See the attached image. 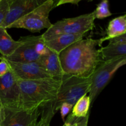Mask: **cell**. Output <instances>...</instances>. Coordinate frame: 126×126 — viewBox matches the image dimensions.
<instances>
[{
	"instance_id": "1",
	"label": "cell",
	"mask_w": 126,
	"mask_h": 126,
	"mask_svg": "<svg viewBox=\"0 0 126 126\" xmlns=\"http://www.w3.org/2000/svg\"><path fill=\"white\" fill-rule=\"evenodd\" d=\"M100 40L82 39L73 43L59 54L64 75L90 78L101 63Z\"/></svg>"
},
{
	"instance_id": "2",
	"label": "cell",
	"mask_w": 126,
	"mask_h": 126,
	"mask_svg": "<svg viewBox=\"0 0 126 126\" xmlns=\"http://www.w3.org/2000/svg\"><path fill=\"white\" fill-rule=\"evenodd\" d=\"M61 82L62 79L54 78L18 80L21 109L33 111L54 101L57 97Z\"/></svg>"
},
{
	"instance_id": "3",
	"label": "cell",
	"mask_w": 126,
	"mask_h": 126,
	"mask_svg": "<svg viewBox=\"0 0 126 126\" xmlns=\"http://www.w3.org/2000/svg\"><path fill=\"white\" fill-rule=\"evenodd\" d=\"M61 86L56 99L53 101L54 111L56 113L63 103L75 105L84 95L89 94L91 86V77L79 78L64 75L62 78Z\"/></svg>"
},
{
	"instance_id": "4",
	"label": "cell",
	"mask_w": 126,
	"mask_h": 126,
	"mask_svg": "<svg viewBox=\"0 0 126 126\" xmlns=\"http://www.w3.org/2000/svg\"><path fill=\"white\" fill-rule=\"evenodd\" d=\"M95 20L94 11L78 17L63 18L52 25L41 34L42 38L46 41L60 34H86L94 27Z\"/></svg>"
},
{
	"instance_id": "5",
	"label": "cell",
	"mask_w": 126,
	"mask_h": 126,
	"mask_svg": "<svg viewBox=\"0 0 126 126\" xmlns=\"http://www.w3.org/2000/svg\"><path fill=\"white\" fill-rule=\"evenodd\" d=\"M56 1H44L40 6L11 24L7 28H23L32 33L39 32L45 28L49 29L52 25L49 20V14L55 7Z\"/></svg>"
},
{
	"instance_id": "6",
	"label": "cell",
	"mask_w": 126,
	"mask_h": 126,
	"mask_svg": "<svg viewBox=\"0 0 126 126\" xmlns=\"http://www.w3.org/2000/svg\"><path fill=\"white\" fill-rule=\"evenodd\" d=\"M126 65V57L101 62L91 76V86L89 92L91 104H93L96 98L108 85L115 73Z\"/></svg>"
},
{
	"instance_id": "7",
	"label": "cell",
	"mask_w": 126,
	"mask_h": 126,
	"mask_svg": "<svg viewBox=\"0 0 126 126\" xmlns=\"http://www.w3.org/2000/svg\"><path fill=\"white\" fill-rule=\"evenodd\" d=\"M20 39L22 44L11 56L3 57L4 59L14 62H32L38 61L41 57L50 52L41 35L21 37Z\"/></svg>"
},
{
	"instance_id": "8",
	"label": "cell",
	"mask_w": 126,
	"mask_h": 126,
	"mask_svg": "<svg viewBox=\"0 0 126 126\" xmlns=\"http://www.w3.org/2000/svg\"><path fill=\"white\" fill-rule=\"evenodd\" d=\"M0 106L7 109H21L18 79L11 70L0 78Z\"/></svg>"
},
{
	"instance_id": "9",
	"label": "cell",
	"mask_w": 126,
	"mask_h": 126,
	"mask_svg": "<svg viewBox=\"0 0 126 126\" xmlns=\"http://www.w3.org/2000/svg\"><path fill=\"white\" fill-rule=\"evenodd\" d=\"M4 59L8 63L11 71L18 80L32 81L41 79L52 78L46 72L38 61L20 63L14 62Z\"/></svg>"
},
{
	"instance_id": "10",
	"label": "cell",
	"mask_w": 126,
	"mask_h": 126,
	"mask_svg": "<svg viewBox=\"0 0 126 126\" xmlns=\"http://www.w3.org/2000/svg\"><path fill=\"white\" fill-rule=\"evenodd\" d=\"M41 0H11L8 11L1 27L7 29L9 27L40 6Z\"/></svg>"
},
{
	"instance_id": "11",
	"label": "cell",
	"mask_w": 126,
	"mask_h": 126,
	"mask_svg": "<svg viewBox=\"0 0 126 126\" xmlns=\"http://www.w3.org/2000/svg\"><path fill=\"white\" fill-rule=\"evenodd\" d=\"M41 112V108L33 111L4 108V120L2 126H30L33 122L38 120Z\"/></svg>"
},
{
	"instance_id": "12",
	"label": "cell",
	"mask_w": 126,
	"mask_h": 126,
	"mask_svg": "<svg viewBox=\"0 0 126 126\" xmlns=\"http://www.w3.org/2000/svg\"><path fill=\"white\" fill-rule=\"evenodd\" d=\"M38 61L52 78L61 79L65 75L62 69L59 54L50 50L48 54L41 57Z\"/></svg>"
},
{
	"instance_id": "13",
	"label": "cell",
	"mask_w": 126,
	"mask_h": 126,
	"mask_svg": "<svg viewBox=\"0 0 126 126\" xmlns=\"http://www.w3.org/2000/svg\"><path fill=\"white\" fill-rule=\"evenodd\" d=\"M86 34H60L44 41L46 46L50 51L59 54L73 43L84 39Z\"/></svg>"
},
{
	"instance_id": "14",
	"label": "cell",
	"mask_w": 126,
	"mask_h": 126,
	"mask_svg": "<svg viewBox=\"0 0 126 126\" xmlns=\"http://www.w3.org/2000/svg\"><path fill=\"white\" fill-rule=\"evenodd\" d=\"M126 33V14L113 18L109 22L107 29V36L100 39L101 43L105 41L118 38Z\"/></svg>"
},
{
	"instance_id": "15",
	"label": "cell",
	"mask_w": 126,
	"mask_h": 126,
	"mask_svg": "<svg viewBox=\"0 0 126 126\" xmlns=\"http://www.w3.org/2000/svg\"><path fill=\"white\" fill-rule=\"evenodd\" d=\"M21 39L15 41L7 32V29L0 27V54L4 57H8L14 54L22 44Z\"/></svg>"
},
{
	"instance_id": "16",
	"label": "cell",
	"mask_w": 126,
	"mask_h": 126,
	"mask_svg": "<svg viewBox=\"0 0 126 126\" xmlns=\"http://www.w3.org/2000/svg\"><path fill=\"white\" fill-rule=\"evenodd\" d=\"M102 61L126 57V43H111L100 48Z\"/></svg>"
},
{
	"instance_id": "17",
	"label": "cell",
	"mask_w": 126,
	"mask_h": 126,
	"mask_svg": "<svg viewBox=\"0 0 126 126\" xmlns=\"http://www.w3.org/2000/svg\"><path fill=\"white\" fill-rule=\"evenodd\" d=\"M91 104L89 95H84L75 103L71 113L76 118H86L89 116Z\"/></svg>"
},
{
	"instance_id": "18",
	"label": "cell",
	"mask_w": 126,
	"mask_h": 126,
	"mask_svg": "<svg viewBox=\"0 0 126 126\" xmlns=\"http://www.w3.org/2000/svg\"><path fill=\"white\" fill-rule=\"evenodd\" d=\"M41 110V112L39 120L33 122L30 126H50L52 119L55 114L52 102L42 107Z\"/></svg>"
},
{
	"instance_id": "19",
	"label": "cell",
	"mask_w": 126,
	"mask_h": 126,
	"mask_svg": "<svg viewBox=\"0 0 126 126\" xmlns=\"http://www.w3.org/2000/svg\"><path fill=\"white\" fill-rule=\"evenodd\" d=\"M94 11L95 12V19H103L112 15L111 12L110 11L109 2L107 0H104L100 2Z\"/></svg>"
},
{
	"instance_id": "20",
	"label": "cell",
	"mask_w": 126,
	"mask_h": 126,
	"mask_svg": "<svg viewBox=\"0 0 126 126\" xmlns=\"http://www.w3.org/2000/svg\"><path fill=\"white\" fill-rule=\"evenodd\" d=\"M11 0H1L0 1V27L2 25L8 11Z\"/></svg>"
},
{
	"instance_id": "21",
	"label": "cell",
	"mask_w": 126,
	"mask_h": 126,
	"mask_svg": "<svg viewBox=\"0 0 126 126\" xmlns=\"http://www.w3.org/2000/svg\"><path fill=\"white\" fill-rule=\"evenodd\" d=\"M73 108V105L68 103H63L60 106L59 110L60 111L61 118L63 121H65V118L66 116L70 114V111H72Z\"/></svg>"
},
{
	"instance_id": "22",
	"label": "cell",
	"mask_w": 126,
	"mask_h": 126,
	"mask_svg": "<svg viewBox=\"0 0 126 126\" xmlns=\"http://www.w3.org/2000/svg\"><path fill=\"white\" fill-rule=\"evenodd\" d=\"M0 59V78H1L9 72L10 67L7 61L1 55Z\"/></svg>"
},
{
	"instance_id": "23",
	"label": "cell",
	"mask_w": 126,
	"mask_h": 126,
	"mask_svg": "<svg viewBox=\"0 0 126 126\" xmlns=\"http://www.w3.org/2000/svg\"><path fill=\"white\" fill-rule=\"evenodd\" d=\"M79 118H75L72 115L71 113L68 114L67 119L65 121L63 125L62 126H75Z\"/></svg>"
},
{
	"instance_id": "24",
	"label": "cell",
	"mask_w": 126,
	"mask_h": 126,
	"mask_svg": "<svg viewBox=\"0 0 126 126\" xmlns=\"http://www.w3.org/2000/svg\"><path fill=\"white\" fill-rule=\"evenodd\" d=\"M80 0H60V1H57L55 3V7L60 5L65 4H72L74 5H78L80 2Z\"/></svg>"
},
{
	"instance_id": "25",
	"label": "cell",
	"mask_w": 126,
	"mask_h": 126,
	"mask_svg": "<svg viewBox=\"0 0 126 126\" xmlns=\"http://www.w3.org/2000/svg\"><path fill=\"white\" fill-rule=\"evenodd\" d=\"M89 116L84 118H79L75 126H87Z\"/></svg>"
},
{
	"instance_id": "26",
	"label": "cell",
	"mask_w": 126,
	"mask_h": 126,
	"mask_svg": "<svg viewBox=\"0 0 126 126\" xmlns=\"http://www.w3.org/2000/svg\"><path fill=\"white\" fill-rule=\"evenodd\" d=\"M109 43H126V33L124 35L119 36L118 38L111 39L109 41Z\"/></svg>"
},
{
	"instance_id": "27",
	"label": "cell",
	"mask_w": 126,
	"mask_h": 126,
	"mask_svg": "<svg viewBox=\"0 0 126 126\" xmlns=\"http://www.w3.org/2000/svg\"><path fill=\"white\" fill-rule=\"evenodd\" d=\"M4 120V108L0 106V124L2 125Z\"/></svg>"
},
{
	"instance_id": "28",
	"label": "cell",
	"mask_w": 126,
	"mask_h": 126,
	"mask_svg": "<svg viewBox=\"0 0 126 126\" xmlns=\"http://www.w3.org/2000/svg\"><path fill=\"white\" fill-rule=\"evenodd\" d=\"M0 126H2V125H1V124H0Z\"/></svg>"
},
{
	"instance_id": "29",
	"label": "cell",
	"mask_w": 126,
	"mask_h": 126,
	"mask_svg": "<svg viewBox=\"0 0 126 126\" xmlns=\"http://www.w3.org/2000/svg\"><path fill=\"white\" fill-rule=\"evenodd\" d=\"M1 1V0H0V1Z\"/></svg>"
}]
</instances>
